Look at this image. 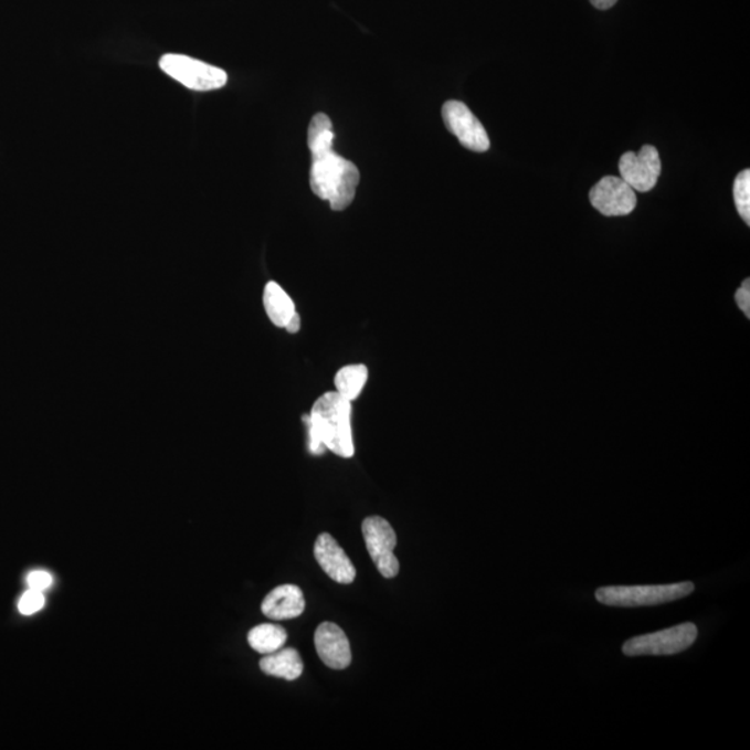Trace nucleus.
I'll return each instance as SVG.
<instances>
[{
	"instance_id": "20e7f679",
	"label": "nucleus",
	"mask_w": 750,
	"mask_h": 750,
	"mask_svg": "<svg viewBox=\"0 0 750 750\" xmlns=\"http://www.w3.org/2000/svg\"><path fill=\"white\" fill-rule=\"evenodd\" d=\"M698 638V627L684 623L659 633L635 636L623 645L625 656H668L687 651Z\"/></svg>"
},
{
	"instance_id": "1a4fd4ad",
	"label": "nucleus",
	"mask_w": 750,
	"mask_h": 750,
	"mask_svg": "<svg viewBox=\"0 0 750 750\" xmlns=\"http://www.w3.org/2000/svg\"><path fill=\"white\" fill-rule=\"evenodd\" d=\"M592 207L606 218L628 215L636 208V196L633 188L619 177H604L590 192Z\"/></svg>"
},
{
	"instance_id": "a211bd4d",
	"label": "nucleus",
	"mask_w": 750,
	"mask_h": 750,
	"mask_svg": "<svg viewBox=\"0 0 750 750\" xmlns=\"http://www.w3.org/2000/svg\"><path fill=\"white\" fill-rule=\"evenodd\" d=\"M733 201L744 223L750 224V171L739 172L733 182Z\"/></svg>"
},
{
	"instance_id": "9b49d317",
	"label": "nucleus",
	"mask_w": 750,
	"mask_h": 750,
	"mask_svg": "<svg viewBox=\"0 0 750 750\" xmlns=\"http://www.w3.org/2000/svg\"><path fill=\"white\" fill-rule=\"evenodd\" d=\"M315 558L324 573L338 584H352L355 581L356 569L352 561L330 534L323 532L317 537Z\"/></svg>"
},
{
	"instance_id": "412c9836",
	"label": "nucleus",
	"mask_w": 750,
	"mask_h": 750,
	"mask_svg": "<svg viewBox=\"0 0 750 750\" xmlns=\"http://www.w3.org/2000/svg\"><path fill=\"white\" fill-rule=\"evenodd\" d=\"M737 305L742 310L743 315L750 318V279L743 281L741 288L736 295Z\"/></svg>"
},
{
	"instance_id": "4be33fe9",
	"label": "nucleus",
	"mask_w": 750,
	"mask_h": 750,
	"mask_svg": "<svg viewBox=\"0 0 750 750\" xmlns=\"http://www.w3.org/2000/svg\"><path fill=\"white\" fill-rule=\"evenodd\" d=\"M590 2L595 7L596 9L601 10H608L614 7V4L617 3V0H590Z\"/></svg>"
},
{
	"instance_id": "2eb2a0df",
	"label": "nucleus",
	"mask_w": 750,
	"mask_h": 750,
	"mask_svg": "<svg viewBox=\"0 0 750 750\" xmlns=\"http://www.w3.org/2000/svg\"><path fill=\"white\" fill-rule=\"evenodd\" d=\"M287 631L277 624L257 625L247 634V642H250L252 649L262 653V655H270V653L279 651L287 644Z\"/></svg>"
},
{
	"instance_id": "6ab92c4d",
	"label": "nucleus",
	"mask_w": 750,
	"mask_h": 750,
	"mask_svg": "<svg viewBox=\"0 0 750 750\" xmlns=\"http://www.w3.org/2000/svg\"><path fill=\"white\" fill-rule=\"evenodd\" d=\"M43 606H45V596L42 591L29 590L19 601V611L24 616L42 611Z\"/></svg>"
},
{
	"instance_id": "f03ea898",
	"label": "nucleus",
	"mask_w": 750,
	"mask_h": 750,
	"mask_svg": "<svg viewBox=\"0 0 750 750\" xmlns=\"http://www.w3.org/2000/svg\"><path fill=\"white\" fill-rule=\"evenodd\" d=\"M360 172L352 161L330 152L311 156L310 187L315 196L342 212L355 201Z\"/></svg>"
},
{
	"instance_id": "6e6552de",
	"label": "nucleus",
	"mask_w": 750,
	"mask_h": 750,
	"mask_svg": "<svg viewBox=\"0 0 750 750\" xmlns=\"http://www.w3.org/2000/svg\"><path fill=\"white\" fill-rule=\"evenodd\" d=\"M620 178L634 191L649 192L659 180L662 163L655 147L645 145L640 154L627 152L620 159Z\"/></svg>"
},
{
	"instance_id": "f257e3e1",
	"label": "nucleus",
	"mask_w": 750,
	"mask_h": 750,
	"mask_svg": "<svg viewBox=\"0 0 750 750\" xmlns=\"http://www.w3.org/2000/svg\"><path fill=\"white\" fill-rule=\"evenodd\" d=\"M352 402L338 392H327L318 398L309 415H304L309 434L311 455L320 456L331 451L345 458L355 455L352 434Z\"/></svg>"
},
{
	"instance_id": "9d476101",
	"label": "nucleus",
	"mask_w": 750,
	"mask_h": 750,
	"mask_svg": "<svg viewBox=\"0 0 750 750\" xmlns=\"http://www.w3.org/2000/svg\"><path fill=\"white\" fill-rule=\"evenodd\" d=\"M317 655L324 665L334 670H345L352 663V651L347 634L337 624L326 622L318 625L315 634Z\"/></svg>"
},
{
	"instance_id": "dca6fc26",
	"label": "nucleus",
	"mask_w": 750,
	"mask_h": 750,
	"mask_svg": "<svg viewBox=\"0 0 750 750\" xmlns=\"http://www.w3.org/2000/svg\"><path fill=\"white\" fill-rule=\"evenodd\" d=\"M367 379H369V370L365 365L345 366L336 376L337 392L353 402L363 391Z\"/></svg>"
},
{
	"instance_id": "f8f14e48",
	"label": "nucleus",
	"mask_w": 750,
	"mask_h": 750,
	"mask_svg": "<svg viewBox=\"0 0 750 750\" xmlns=\"http://www.w3.org/2000/svg\"><path fill=\"white\" fill-rule=\"evenodd\" d=\"M306 601L304 592L296 585H281L274 588L262 603L264 616L281 622L302 616L305 612Z\"/></svg>"
},
{
	"instance_id": "7ed1b4c3",
	"label": "nucleus",
	"mask_w": 750,
	"mask_h": 750,
	"mask_svg": "<svg viewBox=\"0 0 750 750\" xmlns=\"http://www.w3.org/2000/svg\"><path fill=\"white\" fill-rule=\"evenodd\" d=\"M693 582L667 585L603 587L595 592L599 603L617 608L657 606L690 595Z\"/></svg>"
},
{
	"instance_id": "f3484780",
	"label": "nucleus",
	"mask_w": 750,
	"mask_h": 750,
	"mask_svg": "<svg viewBox=\"0 0 750 750\" xmlns=\"http://www.w3.org/2000/svg\"><path fill=\"white\" fill-rule=\"evenodd\" d=\"M334 133L330 117L318 113L311 118L309 128H307V147H309L311 156L330 152L332 150Z\"/></svg>"
},
{
	"instance_id": "4468645a",
	"label": "nucleus",
	"mask_w": 750,
	"mask_h": 750,
	"mask_svg": "<svg viewBox=\"0 0 750 750\" xmlns=\"http://www.w3.org/2000/svg\"><path fill=\"white\" fill-rule=\"evenodd\" d=\"M263 304L270 320L279 328L287 327L296 313L293 299L274 281L264 288Z\"/></svg>"
},
{
	"instance_id": "ddd939ff",
	"label": "nucleus",
	"mask_w": 750,
	"mask_h": 750,
	"mask_svg": "<svg viewBox=\"0 0 750 750\" xmlns=\"http://www.w3.org/2000/svg\"><path fill=\"white\" fill-rule=\"evenodd\" d=\"M261 668L267 676L284 678L287 682H295L304 673V662L299 652L294 647H287L279 651L264 655L261 661Z\"/></svg>"
},
{
	"instance_id": "39448f33",
	"label": "nucleus",
	"mask_w": 750,
	"mask_h": 750,
	"mask_svg": "<svg viewBox=\"0 0 750 750\" xmlns=\"http://www.w3.org/2000/svg\"><path fill=\"white\" fill-rule=\"evenodd\" d=\"M160 68L178 83L193 91H213L226 84V73L219 67L197 61L190 56L165 55L160 59Z\"/></svg>"
},
{
	"instance_id": "0eeeda50",
	"label": "nucleus",
	"mask_w": 750,
	"mask_h": 750,
	"mask_svg": "<svg viewBox=\"0 0 750 750\" xmlns=\"http://www.w3.org/2000/svg\"><path fill=\"white\" fill-rule=\"evenodd\" d=\"M442 118L464 148L473 152H487L490 147L488 134L466 105L458 101L446 102L442 107Z\"/></svg>"
},
{
	"instance_id": "aec40b11",
	"label": "nucleus",
	"mask_w": 750,
	"mask_h": 750,
	"mask_svg": "<svg viewBox=\"0 0 750 750\" xmlns=\"http://www.w3.org/2000/svg\"><path fill=\"white\" fill-rule=\"evenodd\" d=\"M27 584H29L30 590L43 592L53 584V577L52 574L47 573V571H32V573L27 575Z\"/></svg>"
},
{
	"instance_id": "5701e85b",
	"label": "nucleus",
	"mask_w": 750,
	"mask_h": 750,
	"mask_svg": "<svg viewBox=\"0 0 750 750\" xmlns=\"http://www.w3.org/2000/svg\"><path fill=\"white\" fill-rule=\"evenodd\" d=\"M291 334L298 332L300 330V317L298 313H295V316L291 318V321L288 323V326L285 327Z\"/></svg>"
},
{
	"instance_id": "423d86ee",
	"label": "nucleus",
	"mask_w": 750,
	"mask_h": 750,
	"mask_svg": "<svg viewBox=\"0 0 750 750\" xmlns=\"http://www.w3.org/2000/svg\"><path fill=\"white\" fill-rule=\"evenodd\" d=\"M367 550L382 577L393 579L399 574V560L393 553L397 548V534L390 522L382 517H367L361 525Z\"/></svg>"
}]
</instances>
